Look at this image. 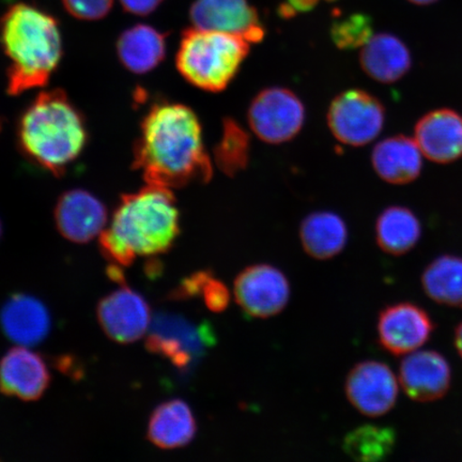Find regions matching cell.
<instances>
[{
	"label": "cell",
	"mask_w": 462,
	"mask_h": 462,
	"mask_svg": "<svg viewBox=\"0 0 462 462\" xmlns=\"http://www.w3.org/2000/svg\"><path fill=\"white\" fill-rule=\"evenodd\" d=\"M134 167L147 184L171 190L210 181L212 162L193 109L180 103L154 104L142 123Z\"/></svg>",
	"instance_id": "6da1fadb"
},
{
	"label": "cell",
	"mask_w": 462,
	"mask_h": 462,
	"mask_svg": "<svg viewBox=\"0 0 462 462\" xmlns=\"http://www.w3.org/2000/svg\"><path fill=\"white\" fill-rule=\"evenodd\" d=\"M180 235V212L172 190L152 186L121 199L111 226L99 236L103 256L128 267L136 257L169 252Z\"/></svg>",
	"instance_id": "7a4b0ae2"
},
{
	"label": "cell",
	"mask_w": 462,
	"mask_h": 462,
	"mask_svg": "<svg viewBox=\"0 0 462 462\" xmlns=\"http://www.w3.org/2000/svg\"><path fill=\"white\" fill-rule=\"evenodd\" d=\"M17 136L27 158L57 176L78 160L88 140L82 114L60 89L33 100L22 115Z\"/></svg>",
	"instance_id": "3957f363"
},
{
	"label": "cell",
	"mask_w": 462,
	"mask_h": 462,
	"mask_svg": "<svg viewBox=\"0 0 462 462\" xmlns=\"http://www.w3.org/2000/svg\"><path fill=\"white\" fill-rule=\"evenodd\" d=\"M0 39L9 58L8 92L19 96L49 83L62 56L54 17L32 5H14L5 14Z\"/></svg>",
	"instance_id": "277c9868"
},
{
	"label": "cell",
	"mask_w": 462,
	"mask_h": 462,
	"mask_svg": "<svg viewBox=\"0 0 462 462\" xmlns=\"http://www.w3.org/2000/svg\"><path fill=\"white\" fill-rule=\"evenodd\" d=\"M250 44L235 34L188 29L176 56L178 71L199 89L221 92L238 75Z\"/></svg>",
	"instance_id": "5b68a950"
},
{
	"label": "cell",
	"mask_w": 462,
	"mask_h": 462,
	"mask_svg": "<svg viewBox=\"0 0 462 462\" xmlns=\"http://www.w3.org/2000/svg\"><path fill=\"white\" fill-rule=\"evenodd\" d=\"M328 125L337 140L346 146L372 143L383 129L385 108L368 92L349 89L334 97L328 109Z\"/></svg>",
	"instance_id": "8992f818"
},
{
	"label": "cell",
	"mask_w": 462,
	"mask_h": 462,
	"mask_svg": "<svg viewBox=\"0 0 462 462\" xmlns=\"http://www.w3.org/2000/svg\"><path fill=\"white\" fill-rule=\"evenodd\" d=\"M248 125L264 143L280 144L293 140L305 123V107L293 91L270 87L257 94L247 112Z\"/></svg>",
	"instance_id": "52a82bcc"
},
{
	"label": "cell",
	"mask_w": 462,
	"mask_h": 462,
	"mask_svg": "<svg viewBox=\"0 0 462 462\" xmlns=\"http://www.w3.org/2000/svg\"><path fill=\"white\" fill-rule=\"evenodd\" d=\"M234 291L236 303L254 318L280 314L291 298L287 277L270 264H255L242 271L236 276Z\"/></svg>",
	"instance_id": "ba28073f"
},
{
	"label": "cell",
	"mask_w": 462,
	"mask_h": 462,
	"mask_svg": "<svg viewBox=\"0 0 462 462\" xmlns=\"http://www.w3.org/2000/svg\"><path fill=\"white\" fill-rule=\"evenodd\" d=\"M345 390L352 406L371 418L390 412L398 397L394 373L386 364L375 361L362 362L352 368Z\"/></svg>",
	"instance_id": "9c48e42d"
},
{
	"label": "cell",
	"mask_w": 462,
	"mask_h": 462,
	"mask_svg": "<svg viewBox=\"0 0 462 462\" xmlns=\"http://www.w3.org/2000/svg\"><path fill=\"white\" fill-rule=\"evenodd\" d=\"M433 322L427 311L413 303L388 306L378 319L379 343L393 356H406L430 340Z\"/></svg>",
	"instance_id": "30bf717a"
},
{
	"label": "cell",
	"mask_w": 462,
	"mask_h": 462,
	"mask_svg": "<svg viewBox=\"0 0 462 462\" xmlns=\"http://www.w3.org/2000/svg\"><path fill=\"white\" fill-rule=\"evenodd\" d=\"M194 28L226 32L258 43L264 27L257 11L246 0H196L189 11Z\"/></svg>",
	"instance_id": "8fae6325"
},
{
	"label": "cell",
	"mask_w": 462,
	"mask_h": 462,
	"mask_svg": "<svg viewBox=\"0 0 462 462\" xmlns=\"http://www.w3.org/2000/svg\"><path fill=\"white\" fill-rule=\"evenodd\" d=\"M104 333L119 344H132L147 333L152 321L149 305L128 287L103 298L97 310Z\"/></svg>",
	"instance_id": "7c38bea8"
},
{
	"label": "cell",
	"mask_w": 462,
	"mask_h": 462,
	"mask_svg": "<svg viewBox=\"0 0 462 462\" xmlns=\"http://www.w3.org/2000/svg\"><path fill=\"white\" fill-rule=\"evenodd\" d=\"M55 222L67 240L87 244L106 229L107 210L103 202L88 190L74 189L58 200Z\"/></svg>",
	"instance_id": "4fadbf2b"
},
{
	"label": "cell",
	"mask_w": 462,
	"mask_h": 462,
	"mask_svg": "<svg viewBox=\"0 0 462 462\" xmlns=\"http://www.w3.org/2000/svg\"><path fill=\"white\" fill-rule=\"evenodd\" d=\"M400 383L406 394L419 402H430L447 395L452 383L450 366L437 351H414L401 364Z\"/></svg>",
	"instance_id": "5bb4252c"
},
{
	"label": "cell",
	"mask_w": 462,
	"mask_h": 462,
	"mask_svg": "<svg viewBox=\"0 0 462 462\" xmlns=\"http://www.w3.org/2000/svg\"><path fill=\"white\" fill-rule=\"evenodd\" d=\"M51 383L46 363L27 346L11 349L0 362V392L22 401L39 400Z\"/></svg>",
	"instance_id": "9a60e30c"
},
{
	"label": "cell",
	"mask_w": 462,
	"mask_h": 462,
	"mask_svg": "<svg viewBox=\"0 0 462 462\" xmlns=\"http://www.w3.org/2000/svg\"><path fill=\"white\" fill-rule=\"evenodd\" d=\"M415 142L435 163L448 164L462 157V118L452 109H437L420 118L414 130Z\"/></svg>",
	"instance_id": "2e32d148"
},
{
	"label": "cell",
	"mask_w": 462,
	"mask_h": 462,
	"mask_svg": "<svg viewBox=\"0 0 462 462\" xmlns=\"http://www.w3.org/2000/svg\"><path fill=\"white\" fill-rule=\"evenodd\" d=\"M0 323L14 343L32 346L42 343L51 330V316L45 305L27 294H15L4 305Z\"/></svg>",
	"instance_id": "e0dca14e"
},
{
	"label": "cell",
	"mask_w": 462,
	"mask_h": 462,
	"mask_svg": "<svg viewBox=\"0 0 462 462\" xmlns=\"http://www.w3.org/2000/svg\"><path fill=\"white\" fill-rule=\"evenodd\" d=\"M417 142L404 135L386 138L375 144L372 164L383 180L392 184H407L417 180L423 162Z\"/></svg>",
	"instance_id": "ac0fdd59"
},
{
	"label": "cell",
	"mask_w": 462,
	"mask_h": 462,
	"mask_svg": "<svg viewBox=\"0 0 462 462\" xmlns=\"http://www.w3.org/2000/svg\"><path fill=\"white\" fill-rule=\"evenodd\" d=\"M360 63L369 78L380 83L392 84L410 71L412 58L400 38L391 33H379L363 46Z\"/></svg>",
	"instance_id": "d6986e66"
},
{
	"label": "cell",
	"mask_w": 462,
	"mask_h": 462,
	"mask_svg": "<svg viewBox=\"0 0 462 462\" xmlns=\"http://www.w3.org/2000/svg\"><path fill=\"white\" fill-rule=\"evenodd\" d=\"M198 431L192 410L180 400L160 404L148 424L147 436L154 446L173 449L188 446Z\"/></svg>",
	"instance_id": "ffe728a7"
},
{
	"label": "cell",
	"mask_w": 462,
	"mask_h": 462,
	"mask_svg": "<svg viewBox=\"0 0 462 462\" xmlns=\"http://www.w3.org/2000/svg\"><path fill=\"white\" fill-rule=\"evenodd\" d=\"M300 238L304 251L310 257L327 260L344 250L348 241V228L337 213L315 212L303 219Z\"/></svg>",
	"instance_id": "44dd1931"
},
{
	"label": "cell",
	"mask_w": 462,
	"mask_h": 462,
	"mask_svg": "<svg viewBox=\"0 0 462 462\" xmlns=\"http://www.w3.org/2000/svg\"><path fill=\"white\" fill-rule=\"evenodd\" d=\"M146 346L153 354L171 360L173 365L186 368L198 350V334L181 319L160 316L150 330Z\"/></svg>",
	"instance_id": "7402d4cb"
},
{
	"label": "cell",
	"mask_w": 462,
	"mask_h": 462,
	"mask_svg": "<svg viewBox=\"0 0 462 462\" xmlns=\"http://www.w3.org/2000/svg\"><path fill=\"white\" fill-rule=\"evenodd\" d=\"M117 53L121 63L131 72L152 71L164 60L165 37L153 27L136 25L121 34Z\"/></svg>",
	"instance_id": "603a6c76"
},
{
	"label": "cell",
	"mask_w": 462,
	"mask_h": 462,
	"mask_svg": "<svg viewBox=\"0 0 462 462\" xmlns=\"http://www.w3.org/2000/svg\"><path fill=\"white\" fill-rule=\"evenodd\" d=\"M420 235L419 218L406 207L386 208L375 224L377 244L390 255L402 256L411 251L418 245Z\"/></svg>",
	"instance_id": "cb8c5ba5"
},
{
	"label": "cell",
	"mask_w": 462,
	"mask_h": 462,
	"mask_svg": "<svg viewBox=\"0 0 462 462\" xmlns=\"http://www.w3.org/2000/svg\"><path fill=\"white\" fill-rule=\"evenodd\" d=\"M421 285L432 301L462 309V258L444 255L429 265Z\"/></svg>",
	"instance_id": "d4e9b609"
},
{
	"label": "cell",
	"mask_w": 462,
	"mask_h": 462,
	"mask_svg": "<svg viewBox=\"0 0 462 462\" xmlns=\"http://www.w3.org/2000/svg\"><path fill=\"white\" fill-rule=\"evenodd\" d=\"M395 443L396 433L390 427L364 425L345 438L343 449L356 461L375 462L388 457Z\"/></svg>",
	"instance_id": "484cf974"
},
{
	"label": "cell",
	"mask_w": 462,
	"mask_h": 462,
	"mask_svg": "<svg viewBox=\"0 0 462 462\" xmlns=\"http://www.w3.org/2000/svg\"><path fill=\"white\" fill-rule=\"evenodd\" d=\"M251 137L234 118L223 120L222 136L215 147L218 170L228 177L244 171L250 162Z\"/></svg>",
	"instance_id": "4316f807"
},
{
	"label": "cell",
	"mask_w": 462,
	"mask_h": 462,
	"mask_svg": "<svg viewBox=\"0 0 462 462\" xmlns=\"http://www.w3.org/2000/svg\"><path fill=\"white\" fill-rule=\"evenodd\" d=\"M331 37L340 50L363 48L373 37L372 19L368 15L356 14L335 22Z\"/></svg>",
	"instance_id": "83f0119b"
},
{
	"label": "cell",
	"mask_w": 462,
	"mask_h": 462,
	"mask_svg": "<svg viewBox=\"0 0 462 462\" xmlns=\"http://www.w3.org/2000/svg\"><path fill=\"white\" fill-rule=\"evenodd\" d=\"M69 14L80 20L102 19L111 10L114 0H62Z\"/></svg>",
	"instance_id": "f1b7e54d"
},
{
	"label": "cell",
	"mask_w": 462,
	"mask_h": 462,
	"mask_svg": "<svg viewBox=\"0 0 462 462\" xmlns=\"http://www.w3.org/2000/svg\"><path fill=\"white\" fill-rule=\"evenodd\" d=\"M200 296L204 299L205 304L213 313H222L228 308L230 302V292L223 282L211 275L201 289Z\"/></svg>",
	"instance_id": "f546056e"
},
{
	"label": "cell",
	"mask_w": 462,
	"mask_h": 462,
	"mask_svg": "<svg viewBox=\"0 0 462 462\" xmlns=\"http://www.w3.org/2000/svg\"><path fill=\"white\" fill-rule=\"evenodd\" d=\"M120 2L129 13L146 15L157 9L162 0H120Z\"/></svg>",
	"instance_id": "4dcf8cb0"
},
{
	"label": "cell",
	"mask_w": 462,
	"mask_h": 462,
	"mask_svg": "<svg viewBox=\"0 0 462 462\" xmlns=\"http://www.w3.org/2000/svg\"><path fill=\"white\" fill-rule=\"evenodd\" d=\"M319 0H288L286 5H282V16L291 17L297 13H308L314 9Z\"/></svg>",
	"instance_id": "1f68e13d"
},
{
	"label": "cell",
	"mask_w": 462,
	"mask_h": 462,
	"mask_svg": "<svg viewBox=\"0 0 462 462\" xmlns=\"http://www.w3.org/2000/svg\"><path fill=\"white\" fill-rule=\"evenodd\" d=\"M455 346L457 349L459 356L462 357V322L456 328L455 331Z\"/></svg>",
	"instance_id": "d6a6232c"
},
{
	"label": "cell",
	"mask_w": 462,
	"mask_h": 462,
	"mask_svg": "<svg viewBox=\"0 0 462 462\" xmlns=\"http://www.w3.org/2000/svg\"><path fill=\"white\" fill-rule=\"evenodd\" d=\"M408 2L418 5H429L437 3L438 0H408Z\"/></svg>",
	"instance_id": "836d02e7"
},
{
	"label": "cell",
	"mask_w": 462,
	"mask_h": 462,
	"mask_svg": "<svg viewBox=\"0 0 462 462\" xmlns=\"http://www.w3.org/2000/svg\"><path fill=\"white\" fill-rule=\"evenodd\" d=\"M0 235H2V224H0Z\"/></svg>",
	"instance_id": "e575fe53"
}]
</instances>
